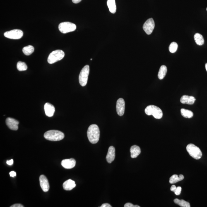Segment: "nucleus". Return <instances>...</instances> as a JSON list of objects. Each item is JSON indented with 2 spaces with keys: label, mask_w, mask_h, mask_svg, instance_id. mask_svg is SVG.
Segmentation results:
<instances>
[{
  "label": "nucleus",
  "mask_w": 207,
  "mask_h": 207,
  "mask_svg": "<svg viewBox=\"0 0 207 207\" xmlns=\"http://www.w3.org/2000/svg\"><path fill=\"white\" fill-rule=\"evenodd\" d=\"M87 136L89 141L93 144L98 142L100 137V130L96 124H92L89 127L87 131Z\"/></svg>",
  "instance_id": "nucleus-1"
},
{
  "label": "nucleus",
  "mask_w": 207,
  "mask_h": 207,
  "mask_svg": "<svg viewBox=\"0 0 207 207\" xmlns=\"http://www.w3.org/2000/svg\"><path fill=\"white\" fill-rule=\"evenodd\" d=\"M44 138L49 141H61L64 138L65 135L61 132L57 130H50L44 133Z\"/></svg>",
  "instance_id": "nucleus-2"
},
{
  "label": "nucleus",
  "mask_w": 207,
  "mask_h": 207,
  "mask_svg": "<svg viewBox=\"0 0 207 207\" xmlns=\"http://www.w3.org/2000/svg\"><path fill=\"white\" fill-rule=\"evenodd\" d=\"M145 112L147 115H152L156 119H160L163 117V112L161 109L154 105L148 106L145 108Z\"/></svg>",
  "instance_id": "nucleus-3"
},
{
  "label": "nucleus",
  "mask_w": 207,
  "mask_h": 207,
  "mask_svg": "<svg viewBox=\"0 0 207 207\" xmlns=\"http://www.w3.org/2000/svg\"><path fill=\"white\" fill-rule=\"evenodd\" d=\"M186 150L189 155L196 160H199L202 156V153L200 148L192 143L187 145Z\"/></svg>",
  "instance_id": "nucleus-4"
},
{
  "label": "nucleus",
  "mask_w": 207,
  "mask_h": 207,
  "mask_svg": "<svg viewBox=\"0 0 207 207\" xmlns=\"http://www.w3.org/2000/svg\"><path fill=\"white\" fill-rule=\"evenodd\" d=\"M65 56V53L63 51L58 49L53 51L49 54L48 58V62L49 64H53L57 61L61 60Z\"/></svg>",
  "instance_id": "nucleus-5"
},
{
  "label": "nucleus",
  "mask_w": 207,
  "mask_h": 207,
  "mask_svg": "<svg viewBox=\"0 0 207 207\" xmlns=\"http://www.w3.org/2000/svg\"><path fill=\"white\" fill-rule=\"evenodd\" d=\"M90 73V66L86 65L82 69L79 75V82L82 86H85L88 82V76Z\"/></svg>",
  "instance_id": "nucleus-6"
},
{
  "label": "nucleus",
  "mask_w": 207,
  "mask_h": 207,
  "mask_svg": "<svg viewBox=\"0 0 207 207\" xmlns=\"http://www.w3.org/2000/svg\"><path fill=\"white\" fill-rule=\"evenodd\" d=\"M59 30L61 33L66 34L74 31L76 29V26L74 23L70 22H63L60 24Z\"/></svg>",
  "instance_id": "nucleus-7"
},
{
  "label": "nucleus",
  "mask_w": 207,
  "mask_h": 207,
  "mask_svg": "<svg viewBox=\"0 0 207 207\" xmlns=\"http://www.w3.org/2000/svg\"><path fill=\"white\" fill-rule=\"evenodd\" d=\"M23 32L19 29L13 30L5 32L4 36L7 38L12 39H19L23 36Z\"/></svg>",
  "instance_id": "nucleus-8"
},
{
  "label": "nucleus",
  "mask_w": 207,
  "mask_h": 207,
  "mask_svg": "<svg viewBox=\"0 0 207 207\" xmlns=\"http://www.w3.org/2000/svg\"><path fill=\"white\" fill-rule=\"evenodd\" d=\"M155 27V22L153 18L148 19L143 25V30L147 35H150Z\"/></svg>",
  "instance_id": "nucleus-9"
},
{
  "label": "nucleus",
  "mask_w": 207,
  "mask_h": 207,
  "mask_svg": "<svg viewBox=\"0 0 207 207\" xmlns=\"http://www.w3.org/2000/svg\"><path fill=\"white\" fill-rule=\"evenodd\" d=\"M125 109V102L124 99L119 98L117 100L116 104V111L120 116H122L124 114Z\"/></svg>",
  "instance_id": "nucleus-10"
},
{
  "label": "nucleus",
  "mask_w": 207,
  "mask_h": 207,
  "mask_svg": "<svg viewBox=\"0 0 207 207\" xmlns=\"http://www.w3.org/2000/svg\"><path fill=\"white\" fill-rule=\"evenodd\" d=\"M7 126L10 129L13 131H17L18 129V121L14 119L8 117L6 120Z\"/></svg>",
  "instance_id": "nucleus-11"
},
{
  "label": "nucleus",
  "mask_w": 207,
  "mask_h": 207,
  "mask_svg": "<svg viewBox=\"0 0 207 207\" xmlns=\"http://www.w3.org/2000/svg\"><path fill=\"white\" fill-rule=\"evenodd\" d=\"M40 185L43 191L44 192L48 191L49 189V185L48 180L44 175H41L39 178Z\"/></svg>",
  "instance_id": "nucleus-12"
},
{
  "label": "nucleus",
  "mask_w": 207,
  "mask_h": 207,
  "mask_svg": "<svg viewBox=\"0 0 207 207\" xmlns=\"http://www.w3.org/2000/svg\"><path fill=\"white\" fill-rule=\"evenodd\" d=\"M76 164V160L73 158L65 159L61 162V165L66 169L73 168L75 166Z\"/></svg>",
  "instance_id": "nucleus-13"
},
{
  "label": "nucleus",
  "mask_w": 207,
  "mask_h": 207,
  "mask_svg": "<svg viewBox=\"0 0 207 207\" xmlns=\"http://www.w3.org/2000/svg\"><path fill=\"white\" fill-rule=\"evenodd\" d=\"M44 110L46 116L49 117H51L54 116L55 111V108L52 104L49 103H46L44 105Z\"/></svg>",
  "instance_id": "nucleus-14"
},
{
  "label": "nucleus",
  "mask_w": 207,
  "mask_h": 207,
  "mask_svg": "<svg viewBox=\"0 0 207 207\" xmlns=\"http://www.w3.org/2000/svg\"><path fill=\"white\" fill-rule=\"evenodd\" d=\"M115 158V149L114 147H109L106 159L108 163H111L113 161Z\"/></svg>",
  "instance_id": "nucleus-15"
},
{
  "label": "nucleus",
  "mask_w": 207,
  "mask_h": 207,
  "mask_svg": "<svg viewBox=\"0 0 207 207\" xmlns=\"http://www.w3.org/2000/svg\"><path fill=\"white\" fill-rule=\"evenodd\" d=\"M196 99L192 96H189L187 95H184L180 99V102L183 104H187L189 105H192L195 101Z\"/></svg>",
  "instance_id": "nucleus-16"
},
{
  "label": "nucleus",
  "mask_w": 207,
  "mask_h": 207,
  "mask_svg": "<svg viewBox=\"0 0 207 207\" xmlns=\"http://www.w3.org/2000/svg\"><path fill=\"white\" fill-rule=\"evenodd\" d=\"M63 189L65 190L70 191L76 187V184L74 181L69 179L63 183Z\"/></svg>",
  "instance_id": "nucleus-17"
},
{
  "label": "nucleus",
  "mask_w": 207,
  "mask_h": 207,
  "mask_svg": "<svg viewBox=\"0 0 207 207\" xmlns=\"http://www.w3.org/2000/svg\"><path fill=\"white\" fill-rule=\"evenodd\" d=\"M130 152L131 153V158H136L141 153V148L137 146V145H133L131 147V149H130Z\"/></svg>",
  "instance_id": "nucleus-18"
},
{
  "label": "nucleus",
  "mask_w": 207,
  "mask_h": 207,
  "mask_svg": "<svg viewBox=\"0 0 207 207\" xmlns=\"http://www.w3.org/2000/svg\"><path fill=\"white\" fill-rule=\"evenodd\" d=\"M184 178V176L182 174H180L179 176H178L177 174H174L170 178L169 182L172 184H176L179 181L183 180Z\"/></svg>",
  "instance_id": "nucleus-19"
},
{
  "label": "nucleus",
  "mask_w": 207,
  "mask_h": 207,
  "mask_svg": "<svg viewBox=\"0 0 207 207\" xmlns=\"http://www.w3.org/2000/svg\"><path fill=\"white\" fill-rule=\"evenodd\" d=\"M107 5L111 13H115L116 11L115 0H107Z\"/></svg>",
  "instance_id": "nucleus-20"
},
{
  "label": "nucleus",
  "mask_w": 207,
  "mask_h": 207,
  "mask_svg": "<svg viewBox=\"0 0 207 207\" xmlns=\"http://www.w3.org/2000/svg\"><path fill=\"white\" fill-rule=\"evenodd\" d=\"M167 71V66L165 65H162L160 67L158 73V76L160 80H162L166 75Z\"/></svg>",
  "instance_id": "nucleus-21"
},
{
  "label": "nucleus",
  "mask_w": 207,
  "mask_h": 207,
  "mask_svg": "<svg viewBox=\"0 0 207 207\" xmlns=\"http://www.w3.org/2000/svg\"><path fill=\"white\" fill-rule=\"evenodd\" d=\"M194 39L197 44L201 46L204 44V39L202 35L199 33H196L194 35Z\"/></svg>",
  "instance_id": "nucleus-22"
},
{
  "label": "nucleus",
  "mask_w": 207,
  "mask_h": 207,
  "mask_svg": "<svg viewBox=\"0 0 207 207\" xmlns=\"http://www.w3.org/2000/svg\"><path fill=\"white\" fill-rule=\"evenodd\" d=\"M181 113L183 117L186 118H191L193 116V113L192 111L187 109H181Z\"/></svg>",
  "instance_id": "nucleus-23"
},
{
  "label": "nucleus",
  "mask_w": 207,
  "mask_h": 207,
  "mask_svg": "<svg viewBox=\"0 0 207 207\" xmlns=\"http://www.w3.org/2000/svg\"><path fill=\"white\" fill-rule=\"evenodd\" d=\"M34 48L33 46L28 45L23 48L22 51L23 54L27 56L31 54L34 52Z\"/></svg>",
  "instance_id": "nucleus-24"
},
{
  "label": "nucleus",
  "mask_w": 207,
  "mask_h": 207,
  "mask_svg": "<svg viewBox=\"0 0 207 207\" xmlns=\"http://www.w3.org/2000/svg\"><path fill=\"white\" fill-rule=\"evenodd\" d=\"M174 203L176 204L179 205L182 207H190V204L188 202L182 199L180 200L178 199H175L174 200Z\"/></svg>",
  "instance_id": "nucleus-25"
},
{
  "label": "nucleus",
  "mask_w": 207,
  "mask_h": 207,
  "mask_svg": "<svg viewBox=\"0 0 207 207\" xmlns=\"http://www.w3.org/2000/svg\"><path fill=\"white\" fill-rule=\"evenodd\" d=\"M17 68L18 70L20 71L26 70L27 69L26 63L22 61H18L17 63Z\"/></svg>",
  "instance_id": "nucleus-26"
},
{
  "label": "nucleus",
  "mask_w": 207,
  "mask_h": 207,
  "mask_svg": "<svg viewBox=\"0 0 207 207\" xmlns=\"http://www.w3.org/2000/svg\"><path fill=\"white\" fill-rule=\"evenodd\" d=\"M178 47V45L177 43L175 42H172L169 46V51L171 53H175L177 50Z\"/></svg>",
  "instance_id": "nucleus-27"
},
{
  "label": "nucleus",
  "mask_w": 207,
  "mask_h": 207,
  "mask_svg": "<svg viewBox=\"0 0 207 207\" xmlns=\"http://www.w3.org/2000/svg\"><path fill=\"white\" fill-rule=\"evenodd\" d=\"M181 189H181V188L180 186H178V187H177V189H176L175 192H174V194H175L177 196L180 195L181 193Z\"/></svg>",
  "instance_id": "nucleus-28"
},
{
  "label": "nucleus",
  "mask_w": 207,
  "mask_h": 207,
  "mask_svg": "<svg viewBox=\"0 0 207 207\" xmlns=\"http://www.w3.org/2000/svg\"><path fill=\"white\" fill-rule=\"evenodd\" d=\"M124 207H140L138 205H134L131 203H127L124 205Z\"/></svg>",
  "instance_id": "nucleus-29"
},
{
  "label": "nucleus",
  "mask_w": 207,
  "mask_h": 207,
  "mask_svg": "<svg viewBox=\"0 0 207 207\" xmlns=\"http://www.w3.org/2000/svg\"><path fill=\"white\" fill-rule=\"evenodd\" d=\"M23 205H22L20 204H13L11 206V207H23Z\"/></svg>",
  "instance_id": "nucleus-30"
},
{
  "label": "nucleus",
  "mask_w": 207,
  "mask_h": 207,
  "mask_svg": "<svg viewBox=\"0 0 207 207\" xmlns=\"http://www.w3.org/2000/svg\"><path fill=\"white\" fill-rule=\"evenodd\" d=\"M177 187H176V186L174 185H173L171 186L170 190L171 191H173L174 193L175 192L176 189H177Z\"/></svg>",
  "instance_id": "nucleus-31"
},
{
  "label": "nucleus",
  "mask_w": 207,
  "mask_h": 207,
  "mask_svg": "<svg viewBox=\"0 0 207 207\" xmlns=\"http://www.w3.org/2000/svg\"><path fill=\"white\" fill-rule=\"evenodd\" d=\"M9 174L11 177H13L16 176V173L14 171H12V172H10Z\"/></svg>",
  "instance_id": "nucleus-32"
},
{
  "label": "nucleus",
  "mask_w": 207,
  "mask_h": 207,
  "mask_svg": "<svg viewBox=\"0 0 207 207\" xmlns=\"http://www.w3.org/2000/svg\"><path fill=\"white\" fill-rule=\"evenodd\" d=\"M13 159H11V160L7 161V164L9 165H13Z\"/></svg>",
  "instance_id": "nucleus-33"
},
{
  "label": "nucleus",
  "mask_w": 207,
  "mask_h": 207,
  "mask_svg": "<svg viewBox=\"0 0 207 207\" xmlns=\"http://www.w3.org/2000/svg\"><path fill=\"white\" fill-rule=\"evenodd\" d=\"M110 204L108 203H104L102 205L101 207H111Z\"/></svg>",
  "instance_id": "nucleus-34"
},
{
  "label": "nucleus",
  "mask_w": 207,
  "mask_h": 207,
  "mask_svg": "<svg viewBox=\"0 0 207 207\" xmlns=\"http://www.w3.org/2000/svg\"><path fill=\"white\" fill-rule=\"evenodd\" d=\"M73 3H75V4H78V3H79L81 2L82 0H72Z\"/></svg>",
  "instance_id": "nucleus-35"
},
{
  "label": "nucleus",
  "mask_w": 207,
  "mask_h": 207,
  "mask_svg": "<svg viewBox=\"0 0 207 207\" xmlns=\"http://www.w3.org/2000/svg\"><path fill=\"white\" fill-rule=\"evenodd\" d=\"M205 68H206V69L207 71V63H206V65H205Z\"/></svg>",
  "instance_id": "nucleus-36"
},
{
  "label": "nucleus",
  "mask_w": 207,
  "mask_h": 207,
  "mask_svg": "<svg viewBox=\"0 0 207 207\" xmlns=\"http://www.w3.org/2000/svg\"><path fill=\"white\" fill-rule=\"evenodd\" d=\"M92 59H91V60H92Z\"/></svg>",
  "instance_id": "nucleus-37"
},
{
  "label": "nucleus",
  "mask_w": 207,
  "mask_h": 207,
  "mask_svg": "<svg viewBox=\"0 0 207 207\" xmlns=\"http://www.w3.org/2000/svg\"><path fill=\"white\" fill-rule=\"evenodd\" d=\"M206 11H207V8H206Z\"/></svg>",
  "instance_id": "nucleus-38"
}]
</instances>
